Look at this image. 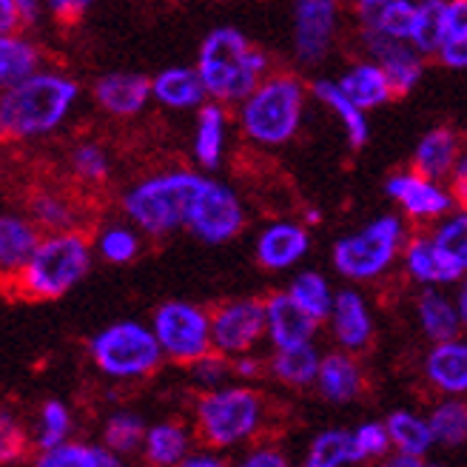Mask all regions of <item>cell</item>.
<instances>
[{
  "label": "cell",
  "instance_id": "681fc988",
  "mask_svg": "<svg viewBox=\"0 0 467 467\" xmlns=\"http://www.w3.org/2000/svg\"><path fill=\"white\" fill-rule=\"evenodd\" d=\"M240 467H291L288 464V459L279 453V451H274V448H260V451H254V453H248L243 462H240Z\"/></svg>",
  "mask_w": 467,
  "mask_h": 467
},
{
  "label": "cell",
  "instance_id": "7dc6e473",
  "mask_svg": "<svg viewBox=\"0 0 467 467\" xmlns=\"http://www.w3.org/2000/svg\"><path fill=\"white\" fill-rule=\"evenodd\" d=\"M445 29L448 37H467V0L445 4Z\"/></svg>",
  "mask_w": 467,
  "mask_h": 467
},
{
  "label": "cell",
  "instance_id": "60d3db41",
  "mask_svg": "<svg viewBox=\"0 0 467 467\" xmlns=\"http://www.w3.org/2000/svg\"><path fill=\"white\" fill-rule=\"evenodd\" d=\"M436 245L467 274V214L451 217L433 231Z\"/></svg>",
  "mask_w": 467,
  "mask_h": 467
},
{
  "label": "cell",
  "instance_id": "f1b7e54d",
  "mask_svg": "<svg viewBox=\"0 0 467 467\" xmlns=\"http://www.w3.org/2000/svg\"><path fill=\"white\" fill-rule=\"evenodd\" d=\"M314 95L317 100H322L328 109H334V114L342 120V129L348 134V143L354 149H362L368 143V120H365V111L350 103V98L339 88V83L334 80H317L314 83Z\"/></svg>",
  "mask_w": 467,
  "mask_h": 467
},
{
  "label": "cell",
  "instance_id": "4316f807",
  "mask_svg": "<svg viewBox=\"0 0 467 467\" xmlns=\"http://www.w3.org/2000/svg\"><path fill=\"white\" fill-rule=\"evenodd\" d=\"M319 393L325 396L328 402H350L357 400V393L362 388V373H359V365L350 359L348 354H328L322 359V368H319Z\"/></svg>",
  "mask_w": 467,
  "mask_h": 467
},
{
  "label": "cell",
  "instance_id": "d6986e66",
  "mask_svg": "<svg viewBox=\"0 0 467 467\" xmlns=\"http://www.w3.org/2000/svg\"><path fill=\"white\" fill-rule=\"evenodd\" d=\"M151 95V80L131 72H114L95 83V100L114 117L137 114Z\"/></svg>",
  "mask_w": 467,
  "mask_h": 467
},
{
  "label": "cell",
  "instance_id": "f546056e",
  "mask_svg": "<svg viewBox=\"0 0 467 467\" xmlns=\"http://www.w3.org/2000/svg\"><path fill=\"white\" fill-rule=\"evenodd\" d=\"M225 146V111L217 103H205L197 114L194 157L202 169H217Z\"/></svg>",
  "mask_w": 467,
  "mask_h": 467
},
{
  "label": "cell",
  "instance_id": "db71d44e",
  "mask_svg": "<svg viewBox=\"0 0 467 467\" xmlns=\"http://www.w3.org/2000/svg\"><path fill=\"white\" fill-rule=\"evenodd\" d=\"M180 467H228L223 459L212 456V453H192Z\"/></svg>",
  "mask_w": 467,
  "mask_h": 467
},
{
  "label": "cell",
  "instance_id": "c3c4849f",
  "mask_svg": "<svg viewBox=\"0 0 467 467\" xmlns=\"http://www.w3.org/2000/svg\"><path fill=\"white\" fill-rule=\"evenodd\" d=\"M439 60L451 68H467V37H448L441 43Z\"/></svg>",
  "mask_w": 467,
  "mask_h": 467
},
{
  "label": "cell",
  "instance_id": "ac0fdd59",
  "mask_svg": "<svg viewBox=\"0 0 467 467\" xmlns=\"http://www.w3.org/2000/svg\"><path fill=\"white\" fill-rule=\"evenodd\" d=\"M405 268L416 283H425V285H451L464 276V271L436 245L433 237H416L408 243Z\"/></svg>",
  "mask_w": 467,
  "mask_h": 467
},
{
  "label": "cell",
  "instance_id": "d590c367",
  "mask_svg": "<svg viewBox=\"0 0 467 467\" xmlns=\"http://www.w3.org/2000/svg\"><path fill=\"white\" fill-rule=\"evenodd\" d=\"M288 294L294 296L296 306L306 311L311 319H317V322L328 319L334 314L337 296L331 294L328 279H325L322 274H317V271H302V274H296V279L291 283Z\"/></svg>",
  "mask_w": 467,
  "mask_h": 467
},
{
  "label": "cell",
  "instance_id": "cb8c5ba5",
  "mask_svg": "<svg viewBox=\"0 0 467 467\" xmlns=\"http://www.w3.org/2000/svg\"><path fill=\"white\" fill-rule=\"evenodd\" d=\"M37 248V228L17 214H4V220H0V265H4V271H9L12 276L20 274Z\"/></svg>",
  "mask_w": 467,
  "mask_h": 467
},
{
  "label": "cell",
  "instance_id": "ab89813d",
  "mask_svg": "<svg viewBox=\"0 0 467 467\" xmlns=\"http://www.w3.org/2000/svg\"><path fill=\"white\" fill-rule=\"evenodd\" d=\"M72 431V416L68 408L57 400L46 402L40 410V433H37V445L43 451H52L57 445H66V436Z\"/></svg>",
  "mask_w": 467,
  "mask_h": 467
},
{
  "label": "cell",
  "instance_id": "816d5d0a",
  "mask_svg": "<svg viewBox=\"0 0 467 467\" xmlns=\"http://www.w3.org/2000/svg\"><path fill=\"white\" fill-rule=\"evenodd\" d=\"M20 26V9L15 0H4L0 4V32H4V37H12V32Z\"/></svg>",
  "mask_w": 467,
  "mask_h": 467
},
{
  "label": "cell",
  "instance_id": "f35d334b",
  "mask_svg": "<svg viewBox=\"0 0 467 467\" xmlns=\"http://www.w3.org/2000/svg\"><path fill=\"white\" fill-rule=\"evenodd\" d=\"M149 431H146V422L140 419L137 413H129V410H120L114 413L106 428H103V441L111 453H131L140 448V441H146Z\"/></svg>",
  "mask_w": 467,
  "mask_h": 467
},
{
  "label": "cell",
  "instance_id": "f907efd6",
  "mask_svg": "<svg viewBox=\"0 0 467 467\" xmlns=\"http://www.w3.org/2000/svg\"><path fill=\"white\" fill-rule=\"evenodd\" d=\"M453 200L464 208V214H467V151L459 157V162H456V169H453Z\"/></svg>",
  "mask_w": 467,
  "mask_h": 467
},
{
  "label": "cell",
  "instance_id": "7a4b0ae2",
  "mask_svg": "<svg viewBox=\"0 0 467 467\" xmlns=\"http://www.w3.org/2000/svg\"><path fill=\"white\" fill-rule=\"evenodd\" d=\"M78 98V83L55 72H40L32 80L6 88L0 100V129L6 137H40L55 131Z\"/></svg>",
  "mask_w": 467,
  "mask_h": 467
},
{
  "label": "cell",
  "instance_id": "7bdbcfd3",
  "mask_svg": "<svg viewBox=\"0 0 467 467\" xmlns=\"http://www.w3.org/2000/svg\"><path fill=\"white\" fill-rule=\"evenodd\" d=\"M100 254L106 256L109 263L114 265H123V263H131L137 251H140V243L134 237L131 228H123V225H114V228H106L100 234Z\"/></svg>",
  "mask_w": 467,
  "mask_h": 467
},
{
  "label": "cell",
  "instance_id": "52a82bcc",
  "mask_svg": "<svg viewBox=\"0 0 467 467\" xmlns=\"http://www.w3.org/2000/svg\"><path fill=\"white\" fill-rule=\"evenodd\" d=\"M263 419V400L251 388H220L202 393L197 402V425L208 445L231 448L248 439Z\"/></svg>",
  "mask_w": 467,
  "mask_h": 467
},
{
  "label": "cell",
  "instance_id": "6da1fadb",
  "mask_svg": "<svg viewBox=\"0 0 467 467\" xmlns=\"http://www.w3.org/2000/svg\"><path fill=\"white\" fill-rule=\"evenodd\" d=\"M265 55L254 49L248 37L234 26L208 32L197 55V75L205 91L223 103H245L263 86L260 78L265 75Z\"/></svg>",
  "mask_w": 467,
  "mask_h": 467
},
{
  "label": "cell",
  "instance_id": "1f68e13d",
  "mask_svg": "<svg viewBox=\"0 0 467 467\" xmlns=\"http://www.w3.org/2000/svg\"><path fill=\"white\" fill-rule=\"evenodd\" d=\"M40 68V52L37 46L23 37H4L0 40V80L6 88H15L20 83L32 80Z\"/></svg>",
  "mask_w": 467,
  "mask_h": 467
},
{
  "label": "cell",
  "instance_id": "6f0895ef",
  "mask_svg": "<svg viewBox=\"0 0 467 467\" xmlns=\"http://www.w3.org/2000/svg\"><path fill=\"white\" fill-rule=\"evenodd\" d=\"M379 467H425V464H422V459H413V456L396 453V456H388Z\"/></svg>",
  "mask_w": 467,
  "mask_h": 467
},
{
  "label": "cell",
  "instance_id": "680465c9",
  "mask_svg": "<svg viewBox=\"0 0 467 467\" xmlns=\"http://www.w3.org/2000/svg\"><path fill=\"white\" fill-rule=\"evenodd\" d=\"M456 311H459L462 325H467V279H464V285H462V291L456 296Z\"/></svg>",
  "mask_w": 467,
  "mask_h": 467
},
{
  "label": "cell",
  "instance_id": "94428289",
  "mask_svg": "<svg viewBox=\"0 0 467 467\" xmlns=\"http://www.w3.org/2000/svg\"><path fill=\"white\" fill-rule=\"evenodd\" d=\"M306 220H308L311 225H317V223H319V212H314V208H311V212L306 214Z\"/></svg>",
  "mask_w": 467,
  "mask_h": 467
},
{
  "label": "cell",
  "instance_id": "9f6ffc18",
  "mask_svg": "<svg viewBox=\"0 0 467 467\" xmlns=\"http://www.w3.org/2000/svg\"><path fill=\"white\" fill-rule=\"evenodd\" d=\"M234 370H237L240 377L251 379V377H256V373H260V362L251 359V357H237V362H234Z\"/></svg>",
  "mask_w": 467,
  "mask_h": 467
},
{
  "label": "cell",
  "instance_id": "e575fe53",
  "mask_svg": "<svg viewBox=\"0 0 467 467\" xmlns=\"http://www.w3.org/2000/svg\"><path fill=\"white\" fill-rule=\"evenodd\" d=\"M35 467H123L109 448L83 445V441H66L52 451H43Z\"/></svg>",
  "mask_w": 467,
  "mask_h": 467
},
{
  "label": "cell",
  "instance_id": "30bf717a",
  "mask_svg": "<svg viewBox=\"0 0 467 467\" xmlns=\"http://www.w3.org/2000/svg\"><path fill=\"white\" fill-rule=\"evenodd\" d=\"M185 228L202 243H212V245L228 243L231 237H237L243 228L240 197L234 194L228 185H223L217 180H205L197 200H194L192 217Z\"/></svg>",
  "mask_w": 467,
  "mask_h": 467
},
{
  "label": "cell",
  "instance_id": "d4e9b609",
  "mask_svg": "<svg viewBox=\"0 0 467 467\" xmlns=\"http://www.w3.org/2000/svg\"><path fill=\"white\" fill-rule=\"evenodd\" d=\"M151 91H154V98L169 109L200 106L202 98L208 95L197 68H185V66H174V68H166V72H160L151 80Z\"/></svg>",
  "mask_w": 467,
  "mask_h": 467
},
{
  "label": "cell",
  "instance_id": "44dd1931",
  "mask_svg": "<svg viewBox=\"0 0 467 467\" xmlns=\"http://www.w3.org/2000/svg\"><path fill=\"white\" fill-rule=\"evenodd\" d=\"M331 322H334V337H337V342L342 348L359 350V348H365L370 342L373 322H370L365 299L357 291H348L345 288V291L337 294Z\"/></svg>",
  "mask_w": 467,
  "mask_h": 467
},
{
  "label": "cell",
  "instance_id": "5bb4252c",
  "mask_svg": "<svg viewBox=\"0 0 467 467\" xmlns=\"http://www.w3.org/2000/svg\"><path fill=\"white\" fill-rule=\"evenodd\" d=\"M265 319H268V337L276 350H291L311 345L317 331V319L302 311L288 291H276L265 299Z\"/></svg>",
  "mask_w": 467,
  "mask_h": 467
},
{
  "label": "cell",
  "instance_id": "836d02e7",
  "mask_svg": "<svg viewBox=\"0 0 467 467\" xmlns=\"http://www.w3.org/2000/svg\"><path fill=\"white\" fill-rule=\"evenodd\" d=\"M146 459L154 467H180L189 459V433L182 425L174 422H162L149 428V436L143 441Z\"/></svg>",
  "mask_w": 467,
  "mask_h": 467
},
{
  "label": "cell",
  "instance_id": "277c9868",
  "mask_svg": "<svg viewBox=\"0 0 467 467\" xmlns=\"http://www.w3.org/2000/svg\"><path fill=\"white\" fill-rule=\"evenodd\" d=\"M88 271V243L78 231L52 234L40 243L29 265L15 274V285L29 299H57Z\"/></svg>",
  "mask_w": 467,
  "mask_h": 467
},
{
  "label": "cell",
  "instance_id": "2e32d148",
  "mask_svg": "<svg viewBox=\"0 0 467 467\" xmlns=\"http://www.w3.org/2000/svg\"><path fill=\"white\" fill-rule=\"evenodd\" d=\"M308 245H311L308 231L296 223L283 220V223L268 225L260 234V240H256V260L268 271H283L299 263L302 256H306Z\"/></svg>",
  "mask_w": 467,
  "mask_h": 467
},
{
  "label": "cell",
  "instance_id": "b9f144b4",
  "mask_svg": "<svg viewBox=\"0 0 467 467\" xmlns=\"http://www.w3.org/2000/svg\"><path fill=\"white\" fill-rule=\"evenodd\" d=\"M32 217L37 225L49 228L52 234H66V228L75 223V214H72V208H68V202L55 194H37L32 200Z\"/></svg>",
  "mask_w": 467,
  "mask_h": 467
},
{
  "label": "cell",
  "instance_id": "603a6c76",
  "mask_svg": "<svg viewBox=\"0 0 467 467\" xmlns=\"http://www.w3.org/2000/svg\"><path fill=\"white\" fill-rule=\"evenodd\" d=\"M339 88L350 98V103H357L362 111L385 106L396 91L388 80V75L377 63H357L350 66L339 80Z\"/></svg>",
  "mask_w": 467,
  "mask_h": 467
},
{
  "label": "cell",
  "instance_id": "f6af8a7d",
  "mask_svg": "<svg viewBox=\"0 0 467 467\" xmlns=\"http://www.w3.org/2000/svg\"><path fill=\"white\" fill-rule=\"evenodd\" d=\"M72 169L78 177L98 182L109 174V157L98 143H83L72 151Z\"/></svg>",
  "mask_w": 467,
  "mask_h": 467
},
{
  "label": "cell",
  "instance_id": "ee69618b",
  "mask_svg": "<svg viewBox=\"0 0 467 467\" xmlns=\"http://www.w3.org/2000/svg\"><path fill=\"white\" fill-rule=\"evenodd\" d=\"M354 445H357V459L365 462V459H382L393 448V441L385 425L365 422L354 431Z\"/></svg>",
  "mask_w": 467,
  "mask_h": 467
},
{
  "label": "cell",
  "instance_id": "5b68a950",
  "mask_svg": "<svg viewBox=\"0 0 467 467\" xmlns=\"http://www.w3.org/2000/svg\"><path fill=\"white\" fill-rule=\"evenodd\" d=\"M243 131L260 146H283L302 120V83L291 75H274L243 103Z\"/></svg>",
  "mask_w": 467,
  "mask_h": 467
},
{
  "label": "cell",
  "instance_id": "8d00e7d4",
  "mask_svg": "<svg viewBox=\"0 0 467 467\" xmlns=\"http://www.w3.org/2000/svg\"><path fill=\"white\" fill-rule=\"evenodd\" d=\"M448 40L445 29V4L439 0H428V4H419V20L416 29L410 35V46L419 55H436L441 52V43Z\"/></svg>",
  "mask_w": 467,
  "mask_h": 467
},
{
  "label": "cell",
  "instance_id": "4fadbf2b",
  "mask_svg": "<svg viewBox=\"0 0 467 467\" xmlns=\"http://www.w3.org/2000/svg\"><path fill=\"white\" fill-rule=\"evenodd\" d=\"M368 52L377 57V66L388 75L396 95H408V91L422 80V55H419L410 43L393 40L385 35L362 32Z\"/></svg>",
  "mask_w": 467,
  "mask_h": 467
},
{
  "label": "cell",
  "instance_id": "7c38bea8",
  "mask_svg": "<svg viewBox=\"0 0 467 467\" xmlns=\"http://www.w3.org/2000/svg\"><path fill=\"white\" fill-rule=\"evenodd\" d=\"M337 32V4L331 0H302L294 12V49L302 63H319L328 55Z\"/></svg>",
  "mask_w": 467,
  "mask_h": 467
},
{
  "label": "cell",
  "instance_id": "7402d4cb",
  "mask_svg": "<svg viewBox=\"0 0 467 467\" xmlns=\"http://www.w3.org/2000/svg\"><path fill=\"white\" fill-rule=\"evenodd\" d=\"M425 373L441 393H467V342L453 339L433 345L425 359Z\"/></svg>",
  "mask_w": 467,
  "mask_h": 467
},
{
  "label": "cell",
  "instance_id": "74e56055",
  "mask_svg": "<svg viewBox=\"0 0 467 467\" xmlns=\"http://www.w3.org/2000/svg\"><path fill=\"white\" fill-rule=\"evenodd\" d=\"M433 439L441 441V445L456 448L467 441V402L462 400H445L441 405H436L428 416Z\"/></svg>",
  "mask_w": 467,
  "mask_h": 467
},
{
  "label": "cell",
  "instance_id": "484cf974",
  "mask_svg": "<svg viewBox=\"0 0 467 467\" xmlns=\"http://www.w3.org/2000/svg\"><path fill=\"white\" fill-rule=\"evenodd\" d=\"M385 428L390 433V441L396 453L402 456H413V459H422L431 448H433V431L431 422L425 416H419L413 410H393L385 419Z\"/></svg>",
  "mask_w": 467,
  "mask_h": 467
},
{
  "label": "cell",
  "instance_id": "bcb514c9",
  "mask_svg": "<svg viewBox=\"0 0 467 467\" xmlns=\"http://www.w3.org/2000/svg\"><path fill=\"white\" fill-rule=\"evenodd\" d=\"M192 373H194V379L200 385H205L208 390H220L223 379L228 377V365H225L223 354H217V357L208 354V357H202V359H197L192 365Z\"/></svg>",
  "mask_w": 467,
  "mask_h": 467
},
{
  "label": "cell",
  "instance_id": "e0dca14e",
  "mask_svg": "<svg viewBox=\"0 0 467 467\" xmlns=\"http://www.w3.org/2000/svg\"><path fill=\"white\" fill-rule=\"evenodd\" d=\"M357 15L365 26L362 32L410 43L419 20V4H410V0H362L357 6Z\"/></svg>",
  "mask_w": 467,
  "mask_h": 467
},
{
  "label": "cell",
  "instance_id": "9a60e30c",
  "mask_svg": "<svg viewBox=\"0 0 467 467\" xmlns=\"http://www.w3.org/2000/svg\"><path fill=\"white\" fill-rule=\"evenodd\" d=\"M385 192H388V197H393L405 208V214H410L416 220L419 217L422 220L441 217L453 202V197L441 189L439 182L419 177L416 171L413 174H393L385 182Z\"/></svg>",
  "mask_w": 467,
  "mask_h": 467
},
{
  "label": "cell",
  "instance_id": "ba28073f",
  "mask_svg": "<svg viewBox=\"0 0 467 467\" xmlns=\"http://www.w3.org/2000/svg\"><path fill=\"white\" fill-rule=\"evenodd\" d=\"M402 245L400 217H379L357 234L334 243V268L348 279H373L379 276Z\"/></svg>",
  "mask_w": 467,
  "mask_h": 467
},
{
  "label": "cell",
  "instance_id": "3957f363",
  "mask_svg": "<svg viewBox=\"0 0 467 467\" xmlns=\"http://www.w3.org/2000/svg\"><path fill=\"white\" fill-rule=\"evenodd\" d=\"M205 180L208 177L194 171H169L149 177L129 189V194L123 197V212L137 228L154 234V237L174 228H185Z\"/></svg>",
  "mask_w": 467,
  "mask_h": 467
},
{
  "label": "cell",
  "instance_id": "f5cc1de1",
  "mask_svg": "<svg viewBox=\"0 0 467 467\" xmlns=\"http://www.w3.org/2000/svg\"><path fill=\"white\" fill-rule=\"evenodd\" d=\"M17 445H20V439L15 433V425L9 422V416H4V459H15L17 456Z\"/></svg>",
  "mask_w": 467,
  "mask_h": 467
},
{
  "label": "cell",
  "instance_id": "83f0119b",
  "mask_svg": "<svg viewBox=\"0 0 467 467\" xmlns=\"http://www.w3.org/2000/svg\"><path fill=\"white\" fill-rule=\"evenodd\" d=\"M419 322H422V331L436 342H453L459 328H462V319L456 311V302H451L441 291L428 288L422 296H419Z\"/></svg>",
  "mask_w": 467,
  "mask_h": 467
},
{
  "label": "cell",
  "instance_id": "d6a6232c",
  "mask_svg": "<svg viewBox=\"0 0 467 467\" xmlns=\"http://www.w3.org/2000/svg\"><path fill=\"white\" fill-rule=\"evenodd\" d=\"M319 368H322V359H319L314 345L276 350L274 359H271V373L279 382H285L291 388H306V385L317 382Z\"/></svg>",
  "mask_w": 467,
  "mask_h": 467
},
{
  "label": "cell",
  "instance_id": "11a10c76",
  "mask_svg": "<svg viewBox=\"0 0 467 467\" xmlns=\"http://www.w3.org/2000/svg\"><path fill=\"white\" fill-rule=\"evenodd\" d=\"M86 4H63V0H57V4H52V12L57 17H66V20H78L83 15Z\"/></svg>",
  "mask_w": 467,
  "mask_h": 467
},
{
  "label": "cell",
  "instance_id": "8992f818",
  "mask_svg": "<svg viewBox=\"0 0 467 467\" xmlns=\"http://www.w3.org/2000/svg\"><path fill=\"white\" fill-rule=\"evenodd\" d=\"M91 359L114 379H134V377H149V373L160 365L162 348L151 328L140 322H114L103 328L88 345Z\"/></svg>",
  "mask_w": 467,
  "mask_h": 467
},
{
  "label": "cell",
  "instance_id": "8fae6325",
  "mask_svg": "<svg viewBox=\"0 0 467 467\" xmlns=\"http://www.w3.org/2000/svg\"><path fill=\"white\" fill-rule=\"evenodd\" d=\"M265 331H268L265 302H260V299L228 302V306H223L212 314V339L223 357H228V354L243 357Z\"/></svg>",
  "mask_w": 467,
  "mask_h": 467
},
{
  "label": "cell",
  "instance_id": "9c48e42d",
  "mask_svg": "<svg viewBox=\"0 0 467 467\" xmlns=\"http://www.w3.org/2000/svg\"><path fill=\"white\" fill-rule=\"evenodd\" d=\"M151 331L162 354L177 362H197L212 354V317L192 302H162L154 311Z\"/></svg>",
  "mask_w": 467,
  "mask_h": 467
},
{
  "label": "cell",
  "instance_id": "4dcf8cb0",
  "mask_svg": "<svg viewBox=\"0 0 467 467\" xmlns=\"http://www.w3.org/2000/svg\"><path fill=\"white\" fill-rule=\"evenodd\" d=\"M348 464H359L354 433L342 428H331L314 436L311 448L299 467H348Z\"/></svg>",
  "mask_w": 467,
  "mask_h": 467
},
{
  "label": "cell",
  "instance_id": "91938a15",
  "mask_svg": "<svg viewBox=\"0 0 467 467\" xmlns=\"http://www.w3.org/2000/svg\"><path fill=\"white\" fill-rule=\"evenodd\" d=\"M20 9V23H29L37 17V4H29V0H23V4H17Z\"/></svg>",
  "mask_w": 467,
  "mask_h": 467
},
{
  "label": "cell",
  "instance_id": "ffe728a7",
  "mask_svg": "<svg viewBox=\"0 0 467 467\" xmlns=\"http://www.w3.org/2000/svg\"><path fill=\"white\" fill-rule=\"evenodd\" d=\"M459 137L451 129H433L422 140H419L416 154H413V169L419 177L425 180H441L453 174L456 162H459Z\"/></svg>",
  "mask_w": 467,
  "mask_h": 467
}]
</instances>
